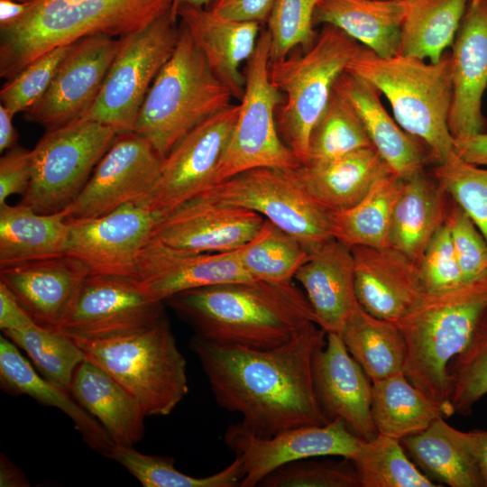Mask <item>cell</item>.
<instances>
[{
	"label": "cell",
	"instance_id": "obj_53",
	"mask_svg": "<svg viewBox=\"0 0 487 487\" xmlns=\"http://www.w3.org/2000/svg\"><path fill=\"white\" fill-rule=\"evenodd\" d=\"M34 323L14 294L0 281V329L18 330Z\"/></svg>",
	"mask_w": 487,
	"mask_h": 487
},
{
	"label": "cell",
	"instance_id": "obj_49",
	"mask_svg": "<svg viewBox=\"0 0 487 487\" xmlns=\"http://www.w3.org/2000/svg\"><path fill=\"white\" fill-rule=\"evenodd\" d=\"M446 223L465 281L487 277V242L469 216L452 198Z\"/></svg>",
	"mask_w": 487,
	"mask_h": 487
},
{
	"label": "cell",
	"instance_id": "obj_40",
	"mask_svg": "<svg viewBox=\"0 0 487 487\" xmlns=\"http://www.w3.org/2000/svg\"><path fill=\"white\" fill-rule=\"evenodd\" d=\"M107 457L124 466L143 487H241L244 475L236 456L225 469L203 477L185 474L174 466L173 458L142 454L133 446L115 445Z\"/></svg>",
	"mask_w": 487,
	"mask_h": 487
},
{
	"label": "cell",
	"instance_id": "obj_17",
	"mask_svg": "<svg viewBox=\"0 0 487 487\" xmlns=\"http://www.w3.org/2000/svg\"><path fill=\"white\" fill-rule=\"evenodd\" d=\"M239 104L208 117L184 136L163 159L151 206L165 216L198 197L215 183Z\"/></svg>",
	"mask_w": 487,
	"mask_h": 487
},
{
	"label": "cell",
	"instance_id": "obj_38",
	"mask_svg": "<svg viewBox=\"0 0 487 487\" xmlns=\"http://www.w3.org/2000/svg\"><path fill=\"white\" fill-rule=\"evenodd\" d=\"M470 0H409L399 54L437 62L452 47Z\"/></svg>",
	"mask_w": 487,
	"mask_h": 487
},
{
	"label": "cell",
	"instance_id": "obj_43",
	"mask_svg": "<svg viewBox=\"0 0 487 487\" xmlns=\"http://www.w3.org/2000/svg\"><path fill=\"white\" fill-rule=\"evenodd\" d=\"M360 487H437L406 453L400 440L377 435L353 460Z\"/></svg>",
	"mask_w": 487,
	"mask_h": 487
},
{
	"label": "cell",
	"instance_id": "obj_8",
	"mask_svg": "<svg viewBox=\"0 0 487 487\" xmlns=\"http://www.w3.org/2000/svg\"><path fill=\"white\" fill-rule=\"evenodd\" d=\"M362 47L337 27L323 24L308 50L271 61V79L283 95L277 110L279 133L300 165L306 162L310 133L335 81Z\"/></svg>",
	"mask_w": 487,
	"mask_h": 487
},
{
	"label": "cell",
	"instance_id": "obj_45",
	"mask_svg": "<svg viewBox=\"0 0 487 487\" xmlns=\"http://www.w3.org/2000/svg\"><path fill=\"white\" fill-rule=\"evenodd\" d=\"M430 174L469 216L487 242V169L460 159L455 153L436 164Z\"/></svg>",
	"mask_w": 487,
	"mask_h": 487
},
{
	"label": "cell",
	"instance_id": "obj_35",
	"mask_svg": "<svg viewBox=\"0 0 487 487\" xmlns=\"http://www.w3.org/2000/svg\"><path fill=\"white\" fill-rule=\"evenodd\" d=\"M453 413L413 385L404 373L372 382V416L379 435L401 440Z\"/></svg>",
	"mask_w": 487,
	"mask_h": 487
},
{
	"label": "cell",
	"instance_id": "obj_47",
	"mask_svg": "<svg viewBox=\"0 0 487 487\" xmlns=\"http://www.w3.org/2000/svg\"><path fill=\"white\" fill-rule=\"evenodd\" d=\"M262 487H360L352 459L303 458L286 463L268 473Z\"/></svg>",
	"mask_w": 487,
	"mask_h": 487
},
{
	"label": "cell",
	"instance_id": "obj_13",
	"mask_svg": "<svg viewBox=\"0 0 487 487\" xmlns=\"http://www.w3.org/2000/svg\"><path fill=\"white\" fill-rule=\"evenodd\" d=\"M162 161L137 133H118L84 188L65 209L68 220L96 218L129 203L151 202Z\"/></svg>",
	"mask_w": 487,
	"mask_h": 487
},
{
	"label": "cell",
	"instance_id": "obj_6",
	"mask_svg": "<svg viewBox=\"0 0 487 487\" xmlns=\"http://www.w3.org/2000/svg\"><path fill=\"white\" fill-rule=\"evenodd\" d=\"M233 98L179 22L175 49L146 95L134 132L164 159L196 126L230 106Z\"/></svg>",
	"mask_w": 487,
	"mask_h": 487
},
{
	"label": "cell",
	"instance_id": "obj_34",
	"mask_svg": "<svg viewBox=\"0 0 487 487\" xmlns=\"http://www.w3.org/2000/svg\"><path fill=\"white\" fill-rule=\"evenodd\" d=\"M400 443L415 464L437 482L451 487H483L464 432L451 427L445 418Z\"/></svg>",
	"mask_w": 487,
	"mask_h": 487
},
{
	"label": "cell",
	"instance_id": "obj_52",
	"mask_svg": "<svg viewBox=\"0 0 487 487\" xmlns=\"http://www.w3.org/2000/svg\"><path fill=\"white\" fill-rule=\"evenodd\" d=\"M274 3L275 0H212L206 8L223 17L262 24L267 23Z\"/></svg>",
	"mask_w": 487,
	"mask_h": 487
},
{
	"label": "cell",
	"instance_id": "obj_42",
	"mask_svg": "<svg viewBox=\"0 0 487 487\" xmlns=\"http://www.w3.org/2000/svg\"><path fill=\"white\" fill-rule=\"evenodd\" d=\"M363 148L374 147L357 114L333 90L310 133L307 160L302 165L326 162Z\"/></svg>",
	"mask_w": 487,
	"mask_h": 487
},
{
	"label": "cell",
	"instance_id": "obj_10",
	"mask_svg": "<svg viewBox=\"0 0 487 487\" xmlns=\"http://www.w3.org/2000/svg\"><path fill=\"white\" fill-rule=\"evenodd\" d=\"M118 132L79 118L48 129L32 152V175L20 204L40 214L65 210L79 195Z\"/></svg>",
	"mask_w": 487,
	"mask_h": 487
},
{
	"label": "cell",
	"instance_id": "obj_44",
	"mask_svg": "<svg viewBox=\"0 0 487 487\" xmlns=\"http://www.w3.org/2000/svg\"><path fill=\"white\" fill-rule=\"evenodd\" d=\"M447 397L455 413L471 414L487 394V310L478 320L472 336L446 368Z\"/></svg>",
	"mask_w": 487,
	"mask_h": 487
},
{
	"label": "cell",
	"instance_id": "obj_41",
	"mask_svg": "<svg viewBox=\"0 0 487 487\" xmlns=\"http://www.w3.org/2000/svg\"><path fill=\"white\" fill-rule=\"evenodd\" d=\"M3 334L27 354L44 378L69 391L73 375L86 359L84 352L71 336L36 323Z\"/></svg>",
	"mask_w": 487,
	"mask_h": 487
},
{
	"label": "cell",
	"instance_id": "obj_54",
	"mask_svg": "<svg viewBox=\"0 0 487 487\" xmlns=\"http://www.w3.org/2000/svg\"><path fill=\"white\" fill-rule=\"evenodd\" d=\"M454 152L467 163L487 165V133L454 139Z\"/></svg>",
	"mask_w": 487,
	"mask_h": 487
},
{
	"label": "cell",
	"instance_id": "obj_48",
	"mask_svg": "<svg viewBox=\"0 0 487 487\" xmlns=\"http://www.w3.org/2000/svg\"><path fill=\"white\" fill-rule=\"evenodd\" d=\"M71 45L59 46L48 51L8 79L0 91L1 104L14 115L29 110L49 88Z\"/></svg>",
	"mask_w": 487,
	"mask_h": 487
},
{
	"label": "cell",
	"instance_id": "obj_29",
	"mask_svg": "<svg viewBox=\"0 0 487 487\" xmlns=\"http://www.w3.org/2000/svg\"><path fill=\"white\" fill-rule=\"evenodd\" d=\"M0 386L13 395H27L39 403L56 408L73 422L83 441L107 457L115 446L103 427L72 397L70 392L44 378L6 336H0Z\"/></svg>",
	"mask_w": 487,
	"mask_h": 487
},
{
	"label": "cell",
	"instance_id": "obj_33",
	"mask_svg": "<svg viewBox=\"0 0 487 487\" xmlns=\"http://www.w3.org/2000/svg\"><path fill=\"white\" fill-rule=\"evenodd\" d=\"M69 223L65 210L40 214L0 205V268L65 254Z\"/></svg>",
	"mask_w": 487,
	"mask_h": 487
},
{
	"label": "cell",
	"instance_id": "obj_59",
	"mask_svg": "<svg viewBox=\"0 0 487 487\" xmlns=\"http://www.w3.org/2000/svg\"><path fill=\"white\" fill-rule=\"evenodd\" d=\"M211 2L212 0H174L171 11L174 14L177 7L181 5H188L198 6V7H207Z\"/></svg>",
	"mask_w": 487,
	"mask_h": 487
},
{
	"label": "cell",
	"instance_id": "obj_21",
	"mask_svg": "<svg viewBox=\"0 0 487 487\" xmlns=\"http://www.w3.org/2000/svg\"><path fill=\"white\" fill-rule=\"evenodd\" d=\"M137 278L152 299L163 303L175 294L196 288L254 280L243 268L237 249L192 252L152 238L139 256Z\"/></svg>",
	"mask_w": 487,
	"mask_h": 487
},
{
	"label": "cell",
	"instance_id": "obj_46",
	"mask_svg": "<svg viewBox=\"0 0 487 487\" xmlns=\"http://www.w3.org/2000/svg\"><path fill=\"white\" fill-rule=\"evenodd\" d=\"M319 1L275 0L266 28L271 38V61L312 46L317 38L313 17Z\"/></svg>",
	"mask_w": 487,
	"mask_h": 487
},
{
	"label": "cell",
	"instance_id": "obj_12",
	"mask_svg": "<svg viewBox=\"0 0 487 487\" xmlns=\"http://www.w3.org/2000/svg\"><path fill=\"white\" fill-rule=\"evenodd\" d=\"M295 169L247 170L213 185L199 196L258 213L311 253L334 237L328 210L305 192Z\"/></svg>",
	"mask_w": 487,
	"mask_h": 487
},
{
	"label": "cell",
	"instance_id": "obj_24",
	"mask_svg": "<svg viewBox=\"0 0 487 487\" xmlns=\"http://www.w3.org/2000/svg\"><path fill=\"white\" fill-rule=\"evenodd\" d=\"M89 274L79 260L62 254L0 268V281L34 323L59 330Z\"/></svg>",
	"mask_w": 487,
	"mask_h": 487
},
{
	"label": "cell",
	"instance_id": "obj_56",
	"mask_svg": "<svg viewBox=\"0 0 487 487\" xmlns=\"http://www.w3.org/2000/svg\"><path fill=\"white\" fill-rule=\"evenodd\" d=\"M31 483L23 471L5 454L0 455V486L27 487Z\"/></svg>",
	"mask_w": 487,
	"mask_h": 487
},
{
	"label": "cell",
	"instance_id": "obj_37",
	"mask_svg": "<svg viewBox=\"0 0 487 487\" xmlns=\"http://www.w3.org/2000/svg\"><path fill=\"white\" fill-rule=\"evenodd\" d=\"M403 184L404 178L390 173L354 206L328 211L332 236L350 249L388 247L391 216Z\"/></svg>",
	"mask_w": 487,
	"mask_h": 487
},
{
	"label": "cell",
	"instance_id": "obj_7",
	"mask_svg": "<svg viewBox=\"0 0 487 487\" xmlns=\"http://www.w3.org/2000/svg\"><path fill=\"white\" fill-rule=\"evenodd\" d=\"M73 339L87 359L138 401L146 417L170 414L188 394L186 359L167 315L138 332L99 340Z\"/></svg>",
	"mask_w": 487,
	"mask_h": 487
},
{
	"label": "cell",
	"instance_id": "obj_25",
	"mask_svg": "<svg viewBox=\"0 0 487 487\" xmlns=\"http://www.w3.org/2000/svg\"><path fill=\"white\" fill-rule=\"evenodd\" d=\"M174 14L186 26L214 74L240 101L245 84L240 69L256 48L261 24L223 17L206 7L188 5L178 6Z\"/></svg>",
	"mask_w": 487,
	"mask_h": 487
},
{
	"label": "cell",
	"instance_id": "obj_32",
	"mask_svg": "<svg viewBox=\"0 0 487 487\" xmlns=\"http://www.w3.org/2000/svg\"><path fill=\"white\" fill-rule=\"evenodd\" d=\"M409 0H320L313 23L331 24L381 57L399 54Z\"/></svg>",
	"mask_w": 487,
	"mask_h": 487
},
{
	"label": "cell",
	"instance_id": "obj_16",
	"mask_svg": "<svg viewBox=\"0 0 487 487\" xmlns=\"http://www.w3.org/2000/svg\"><path fill=\"white\" fill-rule=\"evenodd\" d=\"M161 217L150 201H142L99 217L69 220L65 254L79 260L90 274L137 278L141 252Z\"/></svg>",
	"mask_w": 487,
	"mask_h": 487
},
{
	"label": "cell",
	"instance_id": "obj_14",
	"mask_svg": "<svg viewBox=\"0 0 487 487\" xmlns=\"http://www.w3.org/2000/svg\"><path fill=\"white\" fill-rule=\"evenodd\" d=\"M166 315L138 278L89 274L59 330L75 339L99 340L143 330Z\"/></svg>",
	"mask_w": 487,
	"mask_h": 487
},
{
	"label": "cell",
	"instance_id": "obj_51",
	"mask_svg": "<svg viewBox=\"0 0 487 487\" xmlns=\"http://www.w3.org/2000/svg\"><path fill=\"white\" fill-rule=\"evenodd\" d=\"M32 175V152L21 146L8 150L0 159V205L12 195H23Z\"/></svg>",
	"mask_w": 487,
	"mask_h": 487
},
{
	"label": "cell",
	"instance_id": "obj_58",
	"mask_svg": "<svg viewBox=\"0 0 487 487\" xmlns=\"http://www.w3.org/2000/svg\"><path fill=\"white\" fill-rule=\"evenodd\" d=\"M29 3L0 0V28L13 24L25 13Z\"/></svg>",
	"mask_w": 487,
	"mask_h": 487
},
{
	"label": "cell",
	"instance_id": "obj_39",
	"mask_svg": "<svg viewBox=\"0 0 487 487\" xmlns=\"http://www.w3.org/2000/svg\"><path fill=\"white\" fill-rule=\"evenodd\" d=\"M243 268L253 280L291 281L309 252L295 237L265 219L256 235L237 249Z\"/></svg>",
	"mask_w": 487,
	"mask_h": 487
},
{
	"label": "cell",
	"instance_id": "obj_18",
	"mask_svg": "<svg viewBox=\"0 0 487 487\" xmlns=\"http://www.w3.org/2000/svg\"><path fill=\"white\" fill-rule=\"evenodd\" d=\"M123 38L97 34L72 43L28 121L51 129L81 118L95 103Z\"/></svg>",
	"mask_w": 487,
	"mask_h": 487
},
{
	"label": "cell",
	"instance_id": "obj_22",
	"mask_svg": "<svg viewBox=\"0 0 487 487\" xmlns=\"http://www.w3.org/2000/svg\"><path fill=\"white\" fill-rule=\"evenodd\" d=\"M313 384L329 422L342 419L354 434L366 441L377 436L372 416V382L338 333H327L326 345L314 357Z\"/></svg>",
	"mask_w": 487,
	"mask_h": 487
},
{
	"label": "cell",
	"instance_id": "obj_60",
	"mask_svg": "<svg viewBox=\"0 0 487 487\" xmlns=\"http://www.w3.org/2000/svg\"><path fill=\"white\" fill-rule=\"evenodd\" d=\"M13 1H17V2H20V3H32L35 0H13Z\"/></svg>",
	"mask_w": 487,
	"mask_h": 487
},
{
	"label": "cell",
	"instance_id": "obj_20",
	"mask_svg": "<svg viewBox=\"0 0 487 487\" xmlns=\"http://www.w3.org/2000/svg\"><path fill=\"white\" fill-rule=\"evenodd\" d=\"M454 139L487 133L482 99L487 87V0H470L452 45Z\"/></svg>",
	"mask_w": 487,
	"mask_h": 487
},
{
	"label": "cell",
	"instance_id": "obj_31",
	"mask_svg": "<svg viewBox=\"0 0 487 487\" xmlns=\"http://www.w3.org/2000/svg\"><path fill=\"white\" fill-rule=\"evenodd\" d=\"M69 392L115 445L133 446L142 439L146 415L138 401L87 357L73 375Z\"/></svg>",
	"mask_w": 487,
	"mask_h": 487
},
{
	"label": "cell",
	"instance_id": "obj_50",
	"mask_svg": "<svg viewBox=\"0 0 487 487\" xmlns=\"http://www.w3.org/2000/svg\"><path fill=\"white\" fill-rule=\"evenodd\" d=\"M424 293H436L465 282L445 222L430 239L418 263Z\"/></svg>",
	"mask_w": 487,
	"mask_h": 487
},
{
	"label": "cell",
	"instance_id": "obj_3",
	"mask_svg": "<svg viewBox=\"0 0 487 487\" xmlns=\"http://www.w3.org/2000/svg\"><path fill=\"white\" fill-rule=\"evenodd\" d=\"M174 0H35L0 28V76L15 77L33 60L82 38L135 33L172 9Z\"/></svg>",
	"mask_w": 487,
	"mask_h": 487
},
{
	"label": "cell",
	"instance_id": "obj_11",
	"mask_svg": "<svg viewBox=\"0 0 487 487\" xmlns=\"http://www.w3.org/2000/svg\"><path fill=\"white\" fill-rule=\"evenodd\" d=\"M178 21L170 10L146 28L123 37L95 103L81 118L118 133L134 132L146 95L177 44Z\"/></svg>",
	"mask_w": 487,
	"mask_h": 487
},
{
	"label": "cell",
	"instance_id": "obj_23",
	"mask_svg": "<svg viewBox=\"0 0 487 487\" xmlns=\"http://www.w3.org/2000/svg\"><path fill=\"white\" fill-rule=\"evenodd\" d=\"M355 297L370 315L398 323L424 294L418 265L388 247L354 246Z\"/></svg>",
	"mask_w": 487,
	"mask_h": 487
},
{
	"label": "cell",
	"instance_id": "obj_5",
	"mask_svg": "<svg viewBox=\"0 0 487 487\" xmlns=\"http://www.w3.org/2000/svg\"><path fill=\"white\" fill-rule=\"evenodd\" d=\"M486 310L487 277L446 291L424 293L396 323L407 344L404 374L453 414L446 368L466 346Z\"/></svg>",
	"mask_w": 487,
	"mask_h": 487
},
{
	"label": "cell",
	"instance_id": "obj_36",
	"mask_svg": "<svg viewBox=\"0 0 487 487\" xmlns=\"http://www.w3.org/2000/svg\"><path fill=\"white\" fill-rule=\"evenodd\" d=\"M339 335L372 382L404 373L407 344L397 324L370 315L357 302Z\"/></svg>",
	"mask_w": 487,
	"mask_h": 487
},
{
	"label": "cell",
	"instance_id": "obj_19",
	"mask_svg": "<svg viewBox=\"0 0 487 487\" xmlns=\"http://www.w3.org/2000/svg\"><path fill=\"white\" fill-rule=\"evenodd\" d=\"M264 220L253 210L198 196L163 216L152 238L192 252H229L251 241Z\"/></svg>",
	"mask_w": 487,
	"mask_h": 487
},
{
	"label": "cell",
	"instance_id": "obj_30",
	"mask_svg": "<svg viewBox=\"0 0 487 487\" xmlns=\"http://www.w3.org/2000/svg\"><path fill=\"white\" fill-rule=\"evenodd\" d=\"M450 201L444 187L425 170L404 178L391 216L389 246L418 265L430 239L446 222Z\"/></svg>",
	"mask_w": 487,
	"mask_h": 487
},
{
	"label": "cell",
	"instance_id": "obj_26",
	"mask_svg": "<svg viewBox=\"0 0 487 487\" xmlns=\"http://www.w3.org/2000/svg\"><path fill=\"white\" fill-rule=\"evenodd\" d=\"M334 91L357 114L374 149L394 174L406 178L434 162L426 144L389 115L380 101L381 93L367 80L345 70L335 81Z\"/></svg>",
	"mask_w": 487,
	"mask_h": 487
},
{
	"label": "cell",
	"instance_id": "obj_1",
	"mask_svg": "<svg viewBox=\"0 0 487 487\" xmlns=\"http://www.w3.org/2000/svg\"><path fill=\"white\" fill-rule=\"evenodd\" d=\"M326 332L309 322L289 341L271 349L221 345L195 335L189 348L217 404L241 415L254 436L268 438L302 426L329 421L316 398L313 360Z\"/></svg>",
	"mask_w": 487,
	"mask_h": 487
},
{
	"label": "cell",
	"instance_id": "obj_2",
	"mask_svg": "<svg viewBox=\"0 0 487 487\" xmlns=\"http://www.w3.org/2000/svg\"><path fill=\"white\" fill-rule=\"evenodd\" d=\"M195 335L221 345L271 349L317 323L303 290L291 281L248 280L185 290L164 301Z\"/></svg>",
	"mask_w": 487,
	"mask_h": 487
},
{
	"label": "cell",
	"instance_id": "obj_4",
	"mask_svg": "<svg viewBox=\"0 0 487 487\" xmlns=\"http://www.w3.org/2000/svg\"><path fill=\"white\" fill-rule=\"evenodd\" d=\"M345 70L367 80L387 97L396 122L426 144L436 164L455 153L448 127L453 96L450 52L436 63H427L402 54L381 57L362 47Z\"/></svg>",
	"mask_w": 487,
	"mask_h": 487
},
{
	"label": "cell",
	"instance_id": "obj_27",
	"mask_svg": "<svg viewBox=\"0 0 487 487\" xmlns=\"http://www.w3.org/2000/svg\"><path fill=\"white\" fill-rule=\"evenodd\" d=\"M294 279L301 284L317 324L326 334H339L357 304L351 249L331 239L309 253Z\"/></svg>",
	"mask_w": 487,
	"mask_h": 487
},
{
	"label": "cell",
	"instance_id": "obj_15",
	"mask_svg": "<svg viewBox=\"0 0 487 487\" xmlns=\"http://www.w3.org/2000/svg\"><path fill=\"white\" fill-rule=\"evenodd\" d=\"M224 441L243 463L241 487L258 486L277 467L303 458L333 455L354 460L367 442L339 418L289 428L268 438L256 436L236 423L226 428Z\"/></svg>",
	"mask_w": 487,
	"mask_h": 487
},
{
	"label": "cell",
	"instance_id": "obj_28",
	"mask_svg": "<svg viewBox=\"0 0 487 487\" xmlns=\"http://www.w3.org/2000/svg\"><path fill=\"white\" fill-rule=\"evenodd\" d=\"M393 173L374 148H363L317 164L299 165L295 174L305 192L325 209L358 203L381 178Z\"/></svg>",
	"mask_w": 487,
	"mask_h": 487
},
{
	"label": "cell",
	"instance_id": "obj_55",
	"mask_svg": "<svg viewBox=\"0 0 487 487\" xmlns=\"http://www.w3.org/2000/svg\"><path fill=\"white\" fill-rule=\"evenodd\" d=\"M464 437L478 465L483 487H487V430L474 429L464 432Z\"/></svg>",
	"mask_w": 487,
	"mask_h": 487
},
{
	"label": "cell",
	"instance_id": "obj_57",
	"mask_svg": "<svg viewBox=\"0 0 487 487\" xmlns=\"http://www.w3.org/2000/svg\"><path fill=\"white\" fill-rule=\"evenodd\" d=\"M14 115L4 106L0 105V152L10 150L16 146L17 133L13 124Z\"/></svg>",
	"mask_w": 487,
	"mask_h": 487
},
{
	"label": "cell",
	"instance_id": "obj_9",
	"mask_svg": "<svg viewBox=\"0 0 487 487\" xmlns=\"http://www.w3.org/2000/svg\"><path fill=\"white\" fill-rule=\"evenodd\" d=\"M271 38L262 29L256 48L245 63V84L231 136L215 177L217 184L254 168L295 169L300 163L282 142L277 110L283 95L270 77Z\"/></svg>",
	"mask_w": 487,
	"mask_h": 487
}]
</instances>
